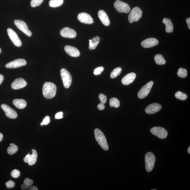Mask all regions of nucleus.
I'll return each mask as SVG.
<instances>
[{"label": "nucleus", "instance_id": "27", "mask_svg": "<svg viewBox=\"0 0 190 190\" xmlns=\"http://www.w3.org/2000/svg\"><path fill=\"white\" fill-rule=\"evenodd\" d=\"M18 150V147L15 144L11 143L8 149L7 152L9 154L13 155L15 154L17 152Z\"/></svg>", "mask_w": 190, "mask_h": 190}, {"label": "nucleus", "instance_id": "37", "mask_svg": "<svg viewBox=\"0 0 190 190\" xmlns=\"http://www.w3.org/2000/svg\"><path fill=\"white\" fill-rule=\"evenodd\" d=\"M6 185L8 188H13L15 186V183L12 181L9 180L6 183Z\"/></svg>", "mask_w": 190, "mask_h": 190}, {"label": "nucleus", "instance_id": "24", "mask_svg": "<svg viewBox=\"0 0 190 190\" xmlns=\"http://www.w3.org/2000/svg\"><path fill=\"white\" fill-rule=\"evenodd\" d=\"M32 153L30 156L28 164L29 166H32L36 163L37 158V154L36 150L33 149L32 150Z\"/></svg>", "mask_w": 190, "mask_h": 190}, {"label": "nucleus", "instance_id": "12", "mask_svg": "<svg viewBox=\"0 0 190 190\" xmlns=\"http://www.w3.org/2000/svg\"><path fill=\"white\" fill-rule=\"evenodd\" d=\"M1 108L5 113L6 116L8 118L11 119H15L17 117V112L13 109L6 104H2L1 106Z\"/></svg>", "mask_w": 190, "mask_h": 190}, {"label": "nucleus", "instance_id": "20", "mask_svg": "<svg viewBox=\"0 0 190 190\" xmlns=\"http://www.w3.org/2000/svg\"><path fill=\"white\" fill-rule=\"evenodd\" d=\"M98 16L102 24L108 26L110 24V21L108 16L105 11L100 10L98 12Z\"/></svg>", "mask_w": 190, "mask_h": 190}, {"label": "nucleus", "instance_id": "11", "mask_svg": "<svg viewBox=\"0 0 190 190\" xmlns=\"http://www.w3.org/2000/svg\"><path fill=\"white\" fill-rule=\"evenodd\" d=\"M60 34L62 37L68 38H74L76 36V33L73 29L65 27L61 30Z\"/></svg>", "mask_w": 190, "mask_h": 190}, {"label": "nucleus", "instance_id": "26", "mask_svg": "<svg viewBox=\"0 0 190 190\" xmlns=\"http://www.w3.org/2000/svg\"><path fill=\"white\" fill-rule=\"evenodd\" d=\"M154 60L157 64L158 65H164L166 63V61L163 56L159 54L155 56Z\"/></svg>", "mask_w": 190, "mask_h": 190}, {"label": "nucleus", "instance_id": "9", "mask_svg": "<svg viewBox=\"0 0 190 190\" xmlns=\"http://www.w3.org/2000/svg\"><path fill=\"white\" fill-rule=\"evenodd\" d=\"M14 23L19 29L27 36L29 37L32 36V32L30 31L26 23L24 21L20 20H14Z\"/></svg>", "mask_w": 190, "mask_h": 190}, {"label": "nucleus", "instance_id": "17", "mask_svg": "<svg viewBox=\"0 0 190 190\" xmlns=\"http://www.w3.org/2000/svg\"><path fill=\"white\" fill-rule=\"evenodd\" d=\"M158 39L154 38H150L143 41L141 43V45L145 48L152 47L158 45Z\"/></svg>", "mask_w": 190, "mask_h": 190}, {"label": "nucleus", "instance_id": "47", "mask_svg": "<svg viewBox=\"0 0 190 190\" xmlns=\"http://www.w3.org/2000/svg\"><path fill=\"white\" fill-rule=\"evenodd\" d=\"M41 126H43V125H44V124H43V122H42V123H41Z\"/></svg>", "mask_w": 190, "mask_h": 190}, {"label": "nucleus", "instance_id": "15", "mask_svg": "<svg viewBox=\"0 0 190 190\" xmlns=\"http://www.w3.org/2000/svg\"><path fill=\"white\" fill-rule=\"evenodd\" d=\"M162 108L161 105L158 103H155L147 106L145 112L148 114H153L159 112Z\"/></svg>", "mask_w": 190, "mask_h": 190}, {"label": "nucleus", "instance_id": "16", "mask_svg": "<svg viewBox=\"0 0 190 190\" xmlns=\"http://www.w3.org/2000/svg\"><path fill=\"white\" fill-rule=\"evenodd\" d=\"M27 85V82L22 78L16 79L11 84V88L13 90H18L25 87Z\"/></svg>", "mask_w": 190, "mask_h": 190}, {"label": "nucleus", "instance_id": "4", "mask_svg": "<svg viewBox=\"0 0 190 190\" xmlns=\"http://www.w3.org/2000/svg\"><path fill=\"white\" fill-rule=\"evenodd\" d=\"M142 11L138 7L134 8L130 11L128 16V20L130 23L137 22L141 18Z\"/></svg>", "mask_w": 190, "mask_h": 190}, {"label": "nucleus", "instance_id": "21", "mask_svg": "<svg viewBox=\"0 0 190 190\" xmlns=\"http://www.w3.org/2000/svg\"><path fill=\"white\" fill-rule=\"evenodd\" d=\"M163 23L166 26V31L167 33L172 32L173 30V26L170 19L165 18L163 20Z\"/></svg>", "mask_w": 190, "mask_h": 190}, {"label": "nucleus", "instance_id": "32", "mask_svg": "<svg viewBox=\"0 0 190 190\" xmlns=\"http://www.w3.org/2000/svg\"><path fill=\"white\" fill-rule=\"evenodd\" d=\"M177 75L178 76L181 78H185L187 76V70L184 68H180L178 69Z\"/></svg>", "mask_w": 190, "mask_h": 190}, {"label": "nucleus", "instance_id": "13", "mask_svg": "<svg viewBox=\"0 0 190 190\" xmlns=\"http://www.w3.org/2000/svg\"><path fill=\"white\" fill-rule=\"evenodd\" d=\"M26 61L24 59H16L10 62L6 65V66L8 69H15L24 66L26 64Z\"/></svg>", "mask_w": 190, "mask_h": 190}, {"label": "nucleus", "instance_id": "46", "mask_svg": "<svg viewBox=\"0 0 190 190\" xmlns=\"http://www.w3.org/2000/svg\"><path fill=\"white\" fill-rule=\"evenodd\" d=\"M188 153L189 154H190V146L188 148Z\"/></svg>", "mask_w": 190, "mask_h": 190}, {"label": "nucleus", "instance_id": "1", "mask_svg": "<svg viewBox=\"0 0 190 190\" xmlns=\"http://www.w3.org/2000/svg\"><path fill=\"white\" fill-rule=\"evenodd\" d=\"M56 90L57 88L55 84L51 82H46L42 89L43 95L48 99L52 98L56 94Z\"/></svg>", "mask_w": 190, "mask_h": 190}, {"label": "nucleus", "instance_id": "28", "mask_svg": "<svg viewBox=\"0 0 190 190\" xmlns=\"http://www.w3.org/2000/svg\"><path fill=\"white\" fill-rule=\"evenodd\" d=\"M120 103L119 100L118 99L116 98H112L110 99V105L111 107H114L117 108H118Z\"/></svg>", "mask_w": 190, "mask_h": 190}, {"label": "nucleus", "instance_id": "18", "mask_svg": "<svg viewBox=\"0 0 190 190\" xmlns=\"http://www.w3.org/2000/svg\"><path fill=\"white\" fill-rule=\"evenodd\" d=\"M64 48L65 52L72 57H77L80 55L78 49L75 47L67 45Z\"/></svg>", "mask_w": 190, "mask_h": 190}, {"label": "nucleus", "instance_id": "6", "mask_svg": "<svg viewBox=\"0 0 190 190\" xmlns=\"http://www.w3.org/2000/svg\"><path fill=\"white\" fill-rule=\"evenodd\" d=\"M115 8L118 12L128 13L130 10V8L128 4L119 0H116L114 4Z\"/></svg>", "mask_w": 190, "mask_h": 190}, {"label": "nucleus", "instance_id": "44", "mask_svg": "<svg viewBox=\"0 0 190 190\" xmlns=\"http://www.w3.org/2000/svg\"><path fill=\"white\" fill-rule=\"evenodd\" d=\"M4 77L3 75L0 74V85L4 80Z\"/></svg>", "mask_w": 190, "mask_h": 190}, {"label": "nucleus", "instance_id": "36", "mask_svg": "<svg viewBox=\"0 0 190 190\" xmlns=\"http://www.w3.org/2000/svg\"><path fill=\"white\" fill-rule=\"evenodd\" d=\"M99 99L100 100V102L103 103V104H105L107 102V97L105 95L101 93L99 96Z\"/></svg>", "mask_w": 190, "mask_h": 190}, {"label": "nucleus", "instance_id": "10", "mask_svg": "<svg viewBox=\"0 0 190 190\" xmlns=\"http://www.w3.org/2000/svg\"><path fill=\"white\" fill-rule=\"evenodd\" d=\"M7 31L8 36L14 45L18 47L21 46L22 44V42L17 33L11 28H8Z\"/></svg>", "mask_w": 190, "mask_h": 190}, {"label": "nucleus", "instance_id": "23", "mask_svg": "<svg viewBox=\"0 0 190 190\" xmlns=\"http://www.w3.org/2000/svg\"><path fill=\"white\" fill-rule=\"evenodd\" d=\"M100 41V38L99 36L94 37L92 39L89 40V49L90 50L95 49Z\"/></svg>", "mask_w": 190, "mask_h": 190}, {"label": "nucleus", "instance_id": "25", "mask_svg": "<svg viewBox=\"0 0 190 190\" xmlns=\"http://www.w3.org/2000/svg\"><path fill=\"white\" fill-rule=\"evenodd\" d=\"M33 181L32 179L27 178L25 179L23 184L21 185V188L22 190H26L31 186L33 184Z\"/></svg>", "mask_w": 190, "mask_h": 190}, {"label": "nucleus", "instance_id": "42", "mask_svg": "<svg viewBox=\"0 0 190 190\" xmlns=\"http://www.w3.org/2000/svg\"><path fill=\"white\" fill-rule=\"evenodd\" d=\"M28 190H37L38 188L35 186H30L28 189Z\"/></svg>", "mask_w": 190, "mask_h": 190}, {"label": "nucleus", "instance_id": "34", "mask_svg": "<svg viewBox=\"0 0 190 190\" xmlns=\"http://www.w3.org/2000/svg\"><path fill=\"white\" fill-rule=\"evenodd\" d=\"M11 175V177L14 178H17L20 177V172L17 170H14L12 171Z\"/></svg>", "mask_w": 190, "mask_h": 190}, {"label": "nucleus", "instance_id": "31", "mask_svg": "<svg viewBox=\"0 0 190 190\" xmlns=\"http://www.w3.org/2000/svg\"><path fill=\"white\" fill-rule=\"evenodd\" d=\"M175 97L177 99L182 100H184L187 99L188 96L186 94L181 92V91H177L175 94Z\"/></svg>", "mask_w": 190, "mask_h": 190}, {"label": "nucleus", "instance_id": "29", "mask_svg": "<svg viewBox=\"0 0 190 190\" xmlns=\"http://www.w3.org/2000/svg\"><path fill=\"white\" fill-rule=\"evenodd\" d=\"M63 3V0H50L49 5L51 7L56 8L61 6Z\"/></svg>", "mask_w": 190, "mask_h": 190}, {"label": "nucleus", "instance_id": "30", "mask_svg": "<svg viewBox=\"0 0 190 190\" xmlns=\"http://www.w3.org/2000/svg\"><path fill=\"white\" fill-rule=\"evenodd\" d=\"M122 71L121 68L118 67L115 69L111 73L110 76L112 79H114L121 74Z\"/></svg>", "mask_w": 190, "mask_h": 190}, {"label": "nucleus", "instance_id": "43", "mask_svg": "<svg viewBox=\"0 0 190 190\" xmlns=\"http://www.w3.org/2000/svg\"><path fill=\"white\" fill-rule=\"evenodd\" d=\"M186 22L188 26V28L189 29H190V18H188L187 19H186Z\"/></svg>", "mask_w": 190, "mask_h": 190}, {"label": "nucleus", "instance_id": "48", "mask_svg": "<svg viewBox=\"0 0 190 190\" xmlns=\"http://www.w3.org/2000/svg\"><path fill=\"white\" fill-rule=\"evenodd\" d=\"M1 51H2V49L1 48H0V54H1Z\"/></svg>", "mask_w": 190, "mask_h": 190}, {"label": "nucleus", "instance_id": "19", "mask_svg": "<svg viewBox=\"0 0 190 190\" xmlns=\"http://www.w3.org/2000/svg\"><path fill=\"white\" fill-rule=\"evenodd\" d=\"M136 77V74L134 73H131L124 76L121 80L122 84L125 85H128L133 83Z\"/></svg>", "mask_w": 190, "mask_h": 190}, {"label": "nucleus", "instance_id": "38", "mask_svg": "<svg viewBox=\"0 0 190 190\" xmlns=\"http://www.w3.org/2000/svg\"><path fill=\"white\" fill-rule=\"evenodd\" d=\"M50 117L49 116H46L45 118L43 119V121L44 125H47L50 123Z\"/></svg>", "mask_w": 190, "mask_h": 190}, {"label": "nucleus", "instance_id": "39", "mask_svg": "<svg viewBox=\"0 0 190 190\" xmlns=\"http://www.w3.org/2000/svg\"><path fill=\"white\" fill-rule=\"evenodd\" d=\"M63 113L62 112H60L57 113L55 114V118L56 119H60L63 118Z\"/></svg>", "mask_w": 190, "mask_h": 190}, {"label": "nucleus", "instance_id": "3", "mask_svg": "<svg viewBox=\"0 0 190 190\" xmlns=\"http://www.w3.org/2000/svg\"><path fill=\"white\" fill-rule=\"evenodd\" d=\"M145 169L148 172H150L153 170L155 162V157L151 152H148L145 155Z\"/></svg>", "mask_w": 190, "mask_h": 190}, {"label": "nucleus", "instance_id": "2", "mask_svg": "<svg viewBox=\"0 0 190 190\" xmlns=\"http://www.w3.org/2000/svg\"><path fill=\"white\" fill-rule=\"evenodd\" d=\"M96 140L103 149L107 151L109 149L106 138L104 133L99 129H96L94 131Z\"/></svg>", "mask_w": 190, "mask_h": 190}, {"label": "nucleus", "instance_id": "40", "mask_svg": "<svg viewBox=\"0 0 190 190\" xmlns=\"http://www.w3.org/2000/svg\"><path fill=\"white\" fill-rule=\"evenodd\" d=\"M97 107L99 110H102L104 109L105 106L104 104H103V103L100 102V104H98Z\"/></svg>", "mask_w": 190, "mask_h": 190}, {"label": "nucleus", "instance_id": "41", "mask_svg": "<svg viewBox=\"0 0 190 190\" xmlns=\"http://www.w3.org/2000/svg\"><path fill=\"white\" fill-rule=\"evenodd\" d=\"M30 155V154H28L25 157L24 159H23V160H24V161L25 163H28Z\"/></svg>", "mask_w": 190, "mask_h": 190}, {"label": "nucleus", "instance_id": "8", "mask_svg": "<svg viewBox=\"0 0 190 190\" xmlns=\"http://www.w3.org/2000/svg\"><path fill=\"white\" fill-rule=\"evenodd\" d=\"M151 132L152 134L161 139H165L168 135L167 131L161 127H154L151 129Z\"/></svg>", "mask_w": 190, "mask_h": 190}, {"label": "nucleus", "instance_id": "14", "mask_svg": "<svg viewBox=\"0 0 190 190\" xmlns=\"http://www.w3.org/2000/svg\"><path fill=\"white\" fill-rule=\"evenodd\" d=\"M77 19L80 22L87 24H91L94 23L93 20L89 14L83 13H79L77 16Z\"/></svg>", "mask_w": 190, "mask_h": 190}, {"label": "nucleus", "instance_id": "33", "mask_svg": "<svg viewBox=\"0 0 190 190\" xmlns=\"http://www.w3.org/2000/svg\"><path fill=\"white\" fill-rule=\"evenodd\" d=\"M43 1L44 0H32L30 4L32 7L34 8L40 5Z\"/></svg>", "mask_w": 190, "mask_h": 190}, {"label": "nucleus", "instance_id": "35", "mask_svg": "<svg viewBox=\"0 0 190 190\" xmlns=\"http://www.w3.org/2000/svg\"><path fill=\"white\" fill-rule=\"evenodd\" d=\"M104 70V68L102 66L98 67L94 70V74L95 75H100Z\"/></svg>", "mask_w": 190, "mask_h": 190}, {"label": "nucleus", "instance_id": "45", "mask_svg": "<svg viewBox=\"0 0 190 190\" xmlns=\"http://www.w3.org/2000/svg\"><path fill=\"white\" fill-rule=\"evenodd\" d=\"M3 135L2 134V133H0V142H1L2 140H3Z\"/></svg>", "mask_w": 190, "mask_h": 190}, {"label": "nucleus", "instance_id": "7", "mask_svg": "<svg viewBox=\"0 0 190 190\" xmlns=\"http://www.w3.org/2000/svg\"><path fill=\"white\" fill-rule=\"evenodd\" d=\"M154 84L153 81H151L143 86L138 93V97L140 99H143L149 95Z\"/></svg>", "mask_w": 190, "mask_h": 190}, {"label": "nucleus", "instance_id": "5", "mask_svg": "<svg viewBox=\"0 0 190 190\" xmlns=\"http://www.w3.org/2000/svg\"><path fill=\"white\" fill-rule=\"evenodd\" d=\"M63 85L66 88H69L72 83V77L68 70L65 69H62L60 71Z\"/></svg>", "mask_w": 190, "mask_h": 190}, {"label": "nucleus", "instance_id": "22", "mask_svg": "<svg viewBox=\"0 0 190 190\" xmlns=\"http://www.w3.org/2000/svg\"><path fill=\"white\" fill-rule=\"evenodd\" d=\"M13 104L17 108L24 109L27 105L26 101L22 99H15L13 101Z\"/></svg>", "mask_w": 190, "mask_h": 190}]
</instances>
